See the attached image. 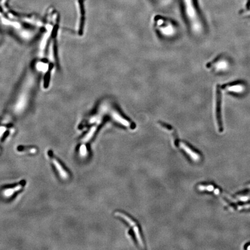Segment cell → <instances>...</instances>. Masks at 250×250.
Masks as SVG:
<instances>
[{"instance_id":"13","label":"cell","mask_w":250,"mask_h":250,"mask_svg":"<svg viewBox=\"0 0 250 250\" xmlns=\"http://www.w3.org/2000/svg\"></svg>"},{"instance_id":"6","label":"cell","mask_w":250,"mask_h":250,"mask_svg":"<svg viewBox=\"0 0 250 250\" xmlns=\"http://www.w3.org/2000/svg\"><path fill=\"white\" fill-rule=\"evenodd\" d=\"M97 130V125L93 126L88 132V133L86 134V135L83 137L82 141L83 143H87L88 141H89L91 138H92V137L93 136V135L94 134L96 131Z\"/></svg>"},{"instance_id":"7","label":"cell","mask_w":250,"mask_h":250,"mask_svg":"<svg viewBox=\"0 0 250 250\" xmlns=\"http://www.w3.org/2000/svg\"><path fill=\"white\" fill-rule=\"evenodd\" d=\"M227 89L229 92L235 93H242L244 90V87L242 85H235L228 86Z\"/></svg>"},{"instance_id":"9","label":"cell","mask_w":250,"mask_h":250,"mask_svg":"<svg viewBox=\"0 0 250 250\" xmlns=\"http://www.w3.org/2000/svg\"><path fill=\"white\" fill-rule=\"evenodd\" d=\"M198 189L200 191H213L214 190V187L212 185H208V186H203L200 185L199 186Z\"/></svg>"},{"instance_id":"2","label":"cell","mask_w":250,"mask_h":250,"mask_svg":"<svg viewBox=\"0 0 250 250\" xmlns=\"http://www.w3.org/2000/svg\"><path fill=\"white\" fill-rule=\"evenodd\" d=\"M115 216H116L117 217H121V218H122V219H123L125 221H126L130 226H132V228H133V231H134V233H135V235H136V239H137V241H138V243H139V244L142 247H144V243H143V239H142V238H141V234H140V230H139V229H138V227L137 226V225H136V222H134L130 217H129V216H127V215H126V214H123V213H121V212H116L115 213Z\"/></svg>"},{"instance_id":"10","label":"cell","mask_w":250,"mask_h":250,"mask_svg":"<svg viewBox=\"0 0 250 250\" xmlns=\"http://www.w3.org/2000/svg\"><path fill=\"white\" fill-rule=\"evenodd\" d=\"M79 152H80V154L81 156H85V155H86L87 154V149H86V147L85 145H82L80 147V149H79Z\"/></svg>"},{"instance_id":"11","label":"cell","mask_w":250,"mask_h":250,"mask_svg":"<svg viewBox=\"0 0 250 250\" xmlns=\"http://www.w3.org/2000/svg\"><path fill=\"white\" fill-rule=\"evenodd\" d=\"M215 194H217V195H218V194H219V190H218V189H216V191H215Z\"/></svg>"},{"instance_id":"4","label":"cell","mask_w":250,"mask_h":250,"mask_svg":"<svg viewBox=\"0 0 250 250\" xmlns=\"http://www.w3.org/2000/svg\"><path fill=\"white\" fill-rule=\"evenodd\" d=\"M52 163L54 165L55 168L56 169L57 172L59 173V175L63 179H67L68 178V173L65 171V170L64 169L62 165L60 163V162L55 158H52Z\"/></svg>"},{"instance_id":"12","label":"cell","mask_w":250,"mask_h":250,"mask_svg":"<svg viewBox=\"0 0 250 250\" xmlns=\"http://www.w3.org/2000/svg\"><path fill=\"white\" fill-rule=\"evenodd\" d=\"M247 249H248V250H250V246H249V247H248V248H247Z\"/></svg>"},{"instance_id":"5","label":"cell","mask_w":250,"mask_h":250,"mask_svg":"<svg viewBox=\"0 0 250 250\" xmlns=\"http://www.w3.org/2000/svg\"><path fill=\"white\" fill-rule=\"evenodd\" d=\"M22 187H23V185L20 184V185H18L17 186L14 187V188H8V189L3 191V194L5 197H10L15 192L20 191L22 188Z\"/></svg>"},{"instance_id":"1","label":"cell","mask_w":250,"mask_h":250,"mask_svg":"<svg viewBox=\"0 0 250 250\" xmlns=\"http://www.w3.org/2000/svg\"><path fill=\"white\" fill-rule=\"evenodd\" d=\"M215 118L217 128L220 132L223 130L222 124V93L220 85H217L216 91Z\"/></svg>"},{"instance_id":"8","label":"cell","mask_w":250,"mask_h":250,"mask_svg":"<svg viewBox=\"0 0 250 250\" xmlns=\"http://www.w3.org/2000/svg\"><path fill=\"white\" fill-rule=\"evenodd\" d=\"M227 63H226L225 61H220L218 63H217V64H216L217 69H218V70H222L223 69L226 68H227Z\"/></svg>"},{"instance_id":"3","label":"cell","mask_w":250,"mask_h":250,"mask_svg":"<svg viewBox=\"0 0 250 250\" xmlns=\"http://www.w3.org/2000/svg\"><path fill=\"white\" fill-rule=\"evenodd\" d=\"M180 148L183 149L186 153L191 156V159L194 160V161H199L200 159V156L199 154H198L196 152L194 151L190 147H189L186 144L184 143H180L179 144Z\"/></svg>"}]
</instances>
